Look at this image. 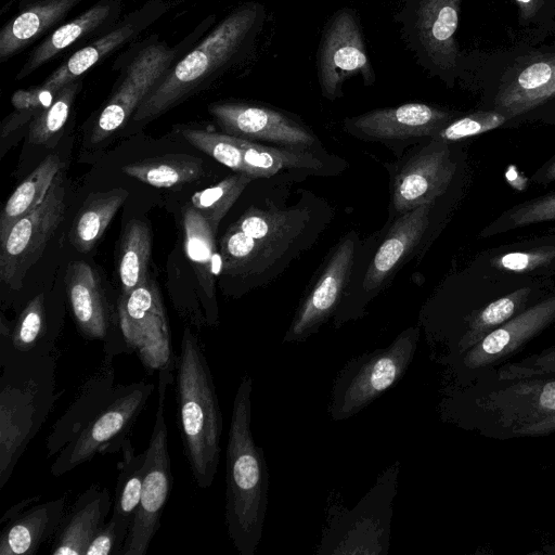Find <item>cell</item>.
<instances>
[{
  "mask_svg": "<svg viewBox=\"0 0 555 555\" xmlns=\"http://www.w3.org/2000/svg\"><path fill=\"white\" fill-rule=\"evenodd\" d=\"M440 418L479 436L509 440L555 434V373L515 378L485 374L440 388Z\"/></svg>",
  "mask_w": 555,
  "mask_h": 555,
  "instance_id": "obj_1",
  "label": "cell"
},
{
  "mask_svg": "<svg viewBox=\"0 0 555 555\" xmlns=\"http://www.w3.org/2000/svg\"><path fill=\"white\" fill-rule=\"evenodd\" d=\"M464 79L480 94V107L508 118V127L555 121V43L522 41L467 55Z\"/></svg>",
  "mask_w": 555,
  "mask_h": 555,
  "instance_id": "obj_2",
  "label": "cell"
},
{
  "mask_svg": "<svg viewBox=\"0 0 555 555\" xmlns=\"http://www.w3.org/2000/svg\"><path fill=\"white\" fill-rule=\"evenodd\" d=\"M266 18V8L258 1L235 7L169 68L131 119L152 120L241 66L254 51Z\"/></svg>",
  "mask_w": 555,
  "mask_h": 555,
  "instance_id": "obj_3",
  "label": "cell"
},
{
  "mask_svg": "<svg viewBox=\"0 0 555 555\" xmlns=\"http://www.w3.org/2000/svg\"><path fill=\"white\" fill-rule=\"evenodd\" d=\"M253 378L245 374L236 389L225 453L227 530L240 555H254L262 538L269 474L264 451L251 433Z\"/></svg>",
  "mask_w": 555,
  "mask_h": 555,
  "instance_id": "obj_4",
  "label": "cell"
},
{
  "mask_svg": "<svg viewBox=\"0 0 555 555\" xmlns=\"http://www.w3.org/2000/svg\"><path fill=\"white\" fill-rule=\"evenodd\" d=\"M177 424L196 486L212 485L220 461L222 413L209 363L198 337L186 326L176 359Z\"/></svg>",
  "mask_w": 555,
  "mask_h": 555,
  "instance_id": "obj_5",
  "label": "cell"
},
{
  "mask_svg": "<svg viewBox=\"0 0 555 555\" xmlns=\"http://www.w3.org/2000/svg\"><path fill=\"white\" fill-rule=\"evenodd\" d=\"M0 489L10 480L28 444L56 400L54 354L0 364Z\"/></svg>",
  "mask_w": 555,
  "mask_h": 555,
  "instance_id": "obj_6",
  "label": "cell"
},
{
  "mask_svg": "<svg viewBox=\"0 0 555 555\" xmlns=\"http://www.w3.org/2000/svg\"><path fill=\"white\" fill-rule=\"evenodd\" d=\"M216 21L217 15L209 14L173 46L158 34H151L120 53L112 67L119 77L96 116L91 142L100 143L120 129L169 68L201 41Z\"/></svg>",
  "mask_w": 555,
  "mask_h": 555,
  "instance_id": "obj_7",
  "label": "cell"
},
{
  "mask_svg": "<svg viewBox=\"0 0 555 555\" xmlns=\"http://www.w3.org/2000/svg\"><path fill=\"white\" fill-rule=\"evenodd\" d=\"M464 0H404L396 20L417 63L453 88L462 81L468 60L456 40Z\"/></svg>",
  "mask_w": 555,
  "mask_h": 555,
  "instance_id": "obj_8",
  "label": "cell"
},
{
  "mask_svg": "<svg viewBox=\"0 0 555 555\" xmlns=\"http://www.w3.org/2000/svg\"><path fill=\"white\" fill-rule=\"evenodd\" d=\"M399 470L400 461L384 469L370 491L351 509L332 506L317 554L388 553Z\"/></svg>",
  "mask_w": 555,
  "mask_h": 555,
  "instance_id": "obj_9",
  "label": "cell"
},
{
  "mask_svg": "<svg viewBox=\"0 0 555 555\" xmlns=\"http://www.w3.org/2000/svg\"><path fill=\"white\" fill-rule=\"evenodd\" d=\"M181 0H145L124 15L107 33L69 55L40 85L18 90L12 96L14 111L36 116L46 108L66 85L89 72L114 52L137 41Z\"/></svg>",
  "mask_w": 555,
  "mask_h": 555,
  "instance_id": "obj_10",
  "label": "cell"
},
{
  "mask_svg": "<svg viewBox=\"0 0 555 555\" xmlns=\"http://www.w3.org/2000/svg\"><path fill=\"white\" fill-rule=\"evenodd\" d=\"M420 334L418 326H410L388 346L349 360L333 382L327 409L331 418L348 420L393 387L412 363Z\"/></svg>",
  "mask_w": 555,
  "mask_h": 555,
  "instance_id": "obj_11",
  "label": "cell"
},
{
  "mask_svg": "<svg viewBox=\"0 0 555 555\" xmlns=\"http://www.w3.org/2000/svg\"><path fill=\"white\" fill-rule=\"evenodd\" d=\"M154 388L145 380L115 386L104 404L56 454L50 473L61 477L96 454L120 451Z\"/></svg>",
  "mask_w": 555,
  "mask_h": 555,
  "instance_id": "obj_12",
  "label": "cell"
},
{
  "mask_svg": "<svg viewBox=\"0 0 555 555\" xmlns=\"http://www.w3.org/2000/svg\"><path fill=\"white\" fill-rule=\"evenodd\" d=\"M555 324V288L442 367L441 387L465 386L511 362Z\"/></svg>",
  "mask_w": 555,
  "mask_h": 555,
  "instance_id": "obj_13",
  "label": "cell"
},
{
  "mask_svg": "<svg viewBox=\"0 0 555 555\" xmlns=\"http://www.w3.org/2000/svg\"><path fill=\"white\" fill-rule=\"evenodd\" d=\"M173 383L172 372L158 373L157 410L145 450V473L141 499L121 551V555H145L160 527V518L172 488L168 433L165 417L166 392Z\"/></svg>",
  "mask_w": 555,
  "mask_h": 555,
  "instance_id": "obj_14",
  "label": "cell"
},
{
  "mask_svg": "<svg viewBox=\"0 0 555 555\" xmlns=\"http://www.w3.org/2000/svg\"><path fill=\"white\" fill-rule=\"evenodd\" d=\"M117 318L127 354L137 353L150 373L176 370L168 320L153 281L147 279L130 293H120Z\"/></svg>",
  "mask_w": 555,
  "mask_h": 555,
  "instance_id": "obj_15",
  "label": "cell"
},
{
  "mask_svg": "<svg viewBox=\"0 0 555 555\" xmlns=\"http://www.w3.org/2000/svg\"><path fill=\"white\" fill-rule=\"evenodd\" d=\"M318 80L322 95L341 98L344 83L359 75L366 87L376 75L365 47L357 13L350 8L337 10L327 21L318 49Z\"/></svg>",
  "mask_w": 555,
  "mask_h": 555,
  "instance_id": "obj_16",
  "label": "cell"
},
{
  "mask_svg": "<svg viewBox=\"0 0 555 555\" xmlns=\"http://www.w3.org/2000/svg\"><path fill=\"white\" fill-rule=\"evenodd\" d=\"M65 214V188L60 172L43 202L20 219L0 243V280L20 291L29 269L40 259Z\"/></svg>",
  "mask_w": 555,
  "mask_h": 555,
  "instance_id": "obj_17",
  "label": "cell"
},
{
  "mask_svg": "<svg viewBox=\"0 0 555 555\" xmlns=\"http://www.w3.org/2000/svg\"><path fill=\"white\" fill-rule=\"evenodd\" d=\"M208 112L224 133L241 139L296 149H309L318 142L301 121L266 105L220 101L211 103Z\"/></svg>",
  "mask_w": 555,
  "mask_h": 555,
  "instance_id": "obj_18",
  "label": "cell"
},
{
  "mask_svg": "<svg viewBox=\"0 0 555 555\" xmlns=\"http://www.w3.org/2000/svg\"><path fill=\"white\" fill-rule=\"evenodd\" d=\"M357 238L356 233L350 232L336 245L323 272L298 307L283 343L307 340L335 314L354 264Z\"/></svg>",
  "mask_w": 555,
  "mask_h": 555,
  "instance_id": "obj_19",
  "label": "cell"
},
{
  "mask_svg": "<svg viewBox=\"0 0 555 555\" xmlns=\"http://www.w3.org/2000/svg\"><path fill=\"white\" fill-rule=\"evenodd\" d=\"M456 172L450 144L431 140L411 155L393 177L391 205L400 216L424 204H434L450 186Z\"/></svg>",
  "mask_w": 555,
  "mask_h": 555,
  "instance_id": "obj_20",
  "label": "cell"
},
{
  "mask_svg": "<svg viewBox=\"0 0 555 555\" xmlns=\"http://www.w3.org/2000/svg\"><path fill=\"white\" fill-rule=\"evenodd\" d=\"M65 287L78 332L86 339L103 341L104 356L115 358L127 353L93 268L82 260L69 262L65 272Z\"/></svg>",
  "mask_w": 555,
  "mask_h": 555,
  "instance_id": "obj_21",
  "label": "cell"
},
{
  "mask_svg": "<svg viewBox=\"0 0 555 555\" xmlns=\"http://www.w3.org/2000/svg\"><path fill=\"white\" fill-rule=\"evenodd\" d=\"M460 113L420 102L376 108L345 119L350 134L371 141L391 142L431 139Z\"/></svg>",
  "mask_w": 555,
  "mask_h": 555,
  "instance_id": "obj_22",
  "label": "cell"
},
{
  "mask_svg": "<svg viewBox=\"0 0 555 555\" xmlns=\"http://www.w3.org/2000/svg\"><path fill=\"white\" fill-rule=\"evenodd\" d=\"M474 273L491 281L530 282L555 276V231L528 236L481 253Z\"/></svg>",
  "mask_w": 555,
  "mask_h": 555,
  "instance_id": "obj_23",
  "label": "cell"
},
{
  "mask_svg": "<svg viewBox=\"0 0 555 555\" xmlns=\"http://www.w3.org/2000/svg\"><path fill=\"white\" fill-rule=\"evenodd\" d=\"M122 11V0H98L40 40L17 72L16 80L26 79L61 54L75 52L107 33L121 18Z\"/></svg>",
  "mask_w": 555,
  "mask_h": 555,
  "instance_id": "obj_24",
  "label": "cell"
},
{
  "mask_svg": "<svg viewBox=\"0 0 555 555\" xmlns=\"http://www.w3.org/2000/svg\"><path fill=\"white\" fill-rule=\"evenodd\" d=\"M553 280L526 282L493 299L477 312L451 344L431 361L444 367L489 333L554 289Z\"/></svg>",
  "mask_w": 555,
  "mask_h": 555,
  "instance_id": "obj_25",
  "label": "cell"
},
{
  "mask_svg": "<svg viewBox=\"0 0 555 555\" xmlns=\"http://www.w3.org/2000/svg\"><path fill=\"white\" fill-rule=\"evenodd\" d=\"M433 205L424 204L398 216L369 266L363 280V294L354 308L352 320L361 318L370 298L383 287L404 258L417 246L429 225Z\"/></svg>",
  "mask_w": 555,
  "mask_h": 555,
  "instance_id": "obj_26",
  "label": "cell"
},
{
  "mask_svg": "<svg viewBox=\"0 0 555 555\" xmlns=\"http://www.w3.org/2000/svg\"><path fill=\"white\" fill-rule=\"evenodd\" d=\"M59 330L49 313L46 295H36L13 323L1 317L0 364L17 358L52 354Z\"/></svg>",
  "mask_w": 555,
  "mask_h": 555,
  "instance_id": "obj_27",
  "label": "cell"
},
{
  "mask_svg": "<svg viewBox=\"0 0 555 555\" xmlns=\"http://www.w3.org/2000/svg\"><path fill=\"white\" fill-rule=\"evenodd\" d=\"M86 0H21L16 13L0 30V62L4 63L67 22Z\"/></svg>",
  "mask_w": 555,
  "mask_h": 555,
  "instance_id": "obj_28",
  "label": "cell"
},
{
  "mask_svg": "<svg viewBox=\"0 0 555 555\" xmlns=\"http://www.w3.org/2000/svg\"><path fill=\"white\" fill-rule=\"evenodd\" d=\"M113 506L107 488L91 485L75 501L53 537L51 555H85Z\"/></svg>",
  "mask_w": 555,
  "mask_h": 555,
  "instance_id": "obj_29",
  "label": "cell"
},
{
  "mask_svg": "<svg viewBox=\"0 0 555 555\" xmlns=\"http://www.w3.org/2000/svg\"><path fill=\"white\" fill-rule=\"evenodd\" d=\"M114 358L104 356L101 365L81 385L75 400L53 424L47 439V457L56 455L104 404L115 388Z\"/></svg>",
  "mask_w": 555,
  "mask_h": 555,
  "instance_id": "obj_30",
  "label": "cell"
},
{
  "mask_svg": "<svg viewBox=\"0 0 555 555\" xmlns=\"http://www.w3.org/2000/svg\"><path fill=\"white\" fill-rule=\"evenodd\" d=\"M66 495L26 508L3 527L0 555H35L54 537L64 516Z\"/></svg>",
  "mask_w": 555,
  "mask_h": 555,
  "instance_id": "obj_31",
  "label": "cell"
},
{
  "mask_svg": "<svg viewBox=\"0 0 555 555\" xmlns=\"http://www.w3.org/2000/svg\"><path fill=\"white\" fill-rule=\"evenodd\" d=\"M183 230L186 255L206 297V321L215 326L218 324L215 278L221 271V259L216 246L217 233L191 205L183 212Z\"/></svg>",
  "mask_w": 555,
  "mask_h": 555,
  "instance_id": "obj_32",
  "label": "cell"
},
{
  "mask_svg": "<svg viewBox=\"0 0 555 555\" xmlns=\"http://www.w3.org/2000/svg\"><path fill=\"white\" fill-rule=\"evenodd\" d=\"M128 196L121 188L91 193L74 218L69 233L73 246L81 253L90 251Z\"/></svg>",
  "mask_w": 555,
  "mask_h": 555,
  "instance_id": "obj_33",
  "label": "cell"
},
{
  "mask_svg": "<svg viewBox=\"0 0 555 555\" xmlns=\"http://www.w3.org/2000/svg\"><path fill=\"white\" fill-rule=\"evenodd\" d=\"M62 168L61 158L50 154L14 190L0 215V243L20 219L43 202Z\"/></svg>",
  "mask_w": 555,
  "mask_h": 555,
  "instance_id": "obj_34",
  "label": "cell"
},
{
  "mask_svg": "<svg viewBox=\"0 0 555 555\" xmlns=\"http://www.w3.org/2000/svg\"><path fill=\"white\" fill-rule=\"evenodd\" d=\"M237 138V137H236ZM243 150L247 175L256 178H270L283 170L319 171L323 163L308 149L275 147L237 138Z\"/></svg>",
  "mask_w": 555,
  "mask_h": 555,
  "instance_id": "obj_35",
  "label": "cell"
},
{
  "mask_svg": "<svg viewBox=\"0 0 555 555\" xmlns=\"http://www.w3.org/2000/svg\"><path fill=\"white\" fill-rule=\"evenodd\" d=\"M121 170L152 186L172 188L199 179L203 162L190 155L170 154L134 162L125 165Z\"/></svg>",
  "mask_w": 555,
  "mask_h": 555,
  "instance_id": "obj_36",
  "label": "cell"
},
{
  "mask_svg": "<svg viewBox=\"0 0 555 555\" xmlns=\"http://www.w3.org/2000/svg\"><path fill=\"white\" fill-rule=\"evenodd\" d=\"M120 452L112 518L130 528L141 499L146 453L135 454L130 437L124 440Z\"/></svg>",
  "mask_w": 555,
  "mask_h": 555,
  "instance_id": "obj_37",
  "label": "cell"
},
{
  "mask_svg": "<svg viewBox=\"0 0 555 555\" xmlns=\"http://www.w3.org/2000/svg\"><path fill=\"white\" fill-rule=\"evenodd\" d=\"M151 244V231L145 222L133 219L127 223L118 261L121 293H130L149 279Z\"/></svg>",
  "mask_w": 555,
  "mask_h": 555,
  "instance_id": "obj_38",
  "label": "cell"
},
{
  "mask_svg": "<svg viewBox=\"0 0 555 555\" xmlns=\"http://www.w3.org/2000/svg\"><path fill=\"white\" fill-rule=\"evenodd\" d=\"M276 250L280 249L253 238L233 224L220 240L221 272L227 275L254 272Z\"/></svg>",
  "mask_w": 555,
  "mask_h": 555,
  "instance_id": "obj_39",
  "label": "cell"
},
{
  "mask_svg": "<svg viewBox=\"0 0 555 555\" xmlns=\"http://www.w3.org/2000/svg\"><path fill=\"white\" fill-rule=\"evenodd\" d=\"M244 233L282 249L298 233L299 223L291 212L266 211L255 207L246 210L235 223Z\"/></svg>",
  "mask_w": 555,
  "mask_h": 555,
  "instance_id": "obj_40",
  "label": "cell"
},
{
  "mask_svg": "<svg viewBox=\"0 0 555 555\" xmlns=\"http://www.w3.org/2000/svg\"><path fill=\"white\" fill-rule=\"evenodd\" d=\"M253 179L251 176L243 172L230 175L217 184L195 192L191 196V206L208 221L214 232L217 233L220 221Z\"/></svg>",
  "mask_w": 555,
  "mask_h": 555,
  "instance_id": "obj_41",
  "label": "cell"
},
{
  "mask_svg": "<svg viewBox=\"0 0 555 555\" xmlns=\"http://www.w3.org/2000/svg\"><path fill=\"white\" fill-rule=\"evenodd\" d=\"M81 88L82 78L64 86L53 101L30 120L28 129L30 143L46 144L65 127Z\"/></svg>",
  "mask_w": 555,
  "mask_h": 555,
  "instance_id": "obj_42",
  "label": "cell"
},
{
  "mask_svg": "<svg viewBox=\"0 0 555 555\" xmlns=\"http://www.w3.org/2000/svg\"><path fill=\"white\" fill-rule=\"evenodd\" d=\"M555 221V192L522 202L502 212L480 233L490 237L518 228Z\"/></svg>",
  "mask_w": 555,
  "mask_h": 555,
  "instance_id": "obj_43",
  "label": "cell"
},
{
  "mask_svg": "<svg viewBox=\"0 0 555 555\" xmlns=\"http://www.w3.org/2000/svg\"><path fill=\"white\" fill-rule=\"evenodd\" d=\"M181 133L190 144L209 155L218 163L235 172L247 173L243 150L236 137L192 128H185Z\"/></svg>",
  "mask_w": 555,
  "mask_h": 555,
  "instance_id": "obj_44",
  "label": "cell"
},
{
  "mask_svg": "<svg viewBox=\"0 0 555 555\" xmlns=\"http://www.w3.org/2000/svg\"><path fill=\"white\" fill-rule=\"evenodd\" d=\"M502 127H508V118L504 114L493 109L478 108L466 114L460 113L430 140L457 142Z\"/></svg>",
  "mask_w": 555,
  "mask_h": 555,
  "instance_id": "obj_45",
  "label": "cell"
},
{
  "mask_svg": "<svg viewBox=\"0 0 555 555\" xmlns=\"http://www.w3.org/2000/svg\"><path fill=\"white\" fill-rule=\"evenodd\" d=\"M518 27L529 41H540L555 29V0H513Z\"/></svg>",
  "mask_w": 555,
  "mask_h": 555,
  "instance_id": "obj_46",
  "label": "cell"
},
{
  "mask_svg": "<svg viewBox=\"0 0 555 555\" xmlns=\"http://www.w3.org/2000/svg\"><path fill=\"white\" fill-rule=\"evenodd\" d=\"M490 373L496 378H515L555 373V345L531 353L520 360L507 362Z\"/></svg>",
  "mask_w": 555,
  "mask_h": 555,
  "instance_id": "obj_47",
  "label": "cell"
},
{
  "mask_svg": "<svg viewBox=\"0 0 555 555\" xmlns=\"http://www.w3.org/2000/svg\"><path fill=\"white\" fill-rule=\"evenodd\" d=\"M129 527L111 517L93 535L85 555H121Z\"/></svg>",
  "mask_w": 555,
  "mask_h": 555,
  "instance_id": "obj_48",
  "label": "cell"
},
{
  "mask_svg": "<svg viewBox=\"0 0 555 555\" xmlns=\"http://www.w3.org/2000/svg\"><path fill=\"white\" fill-rule=\"evenodd\" d=\"M531 180L540 185L555 182V155L532 175Z\"/></svg>",
  "mask_w": 555,
  "mask_h": 555,
  "instance_id": "obj_49",
  "label": "cell"
},
{
  "mask_svg": "<svg viewBox=\"0 0 555 555\" xmlns=\"http://www.w3.org/2000/svg\"><path fill=\"white\" fill-rule=\"evenodd\" d=\"M41 499V495H33L26 498L18 503L14 504L11 508H9L0 518V524L8 522L12 518L16 517L21 513H23L26 508H28L33 503H37Z\"/></svg>",
  "mask_w": 555,
  "mask_h": 555,
  "instance_id": "obj_50",
  "label": "cell"
},
{
  "mask_svg": "<svg viewBox=\"0 0 555 555\" xmlns=\"http://www.w3.org/2000/svg\"><path fill=\"white\" fill-rule=\"evenodd\" d=\"M553 125H555V121L553 122Z\"/></svg>",
  "mask_w": 555,
  "mask_h": 555,
  "instance_id": "obj_51",
  "label": "cell"
}]
</instances>
